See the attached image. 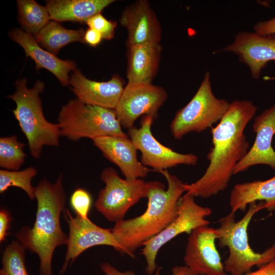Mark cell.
<instances>
[{"label": "cell", "mask_w": 275, "mask_h": 275, "mask_svg": "<svg viewBox=\"0 0 275 275\" xmlns=\"http://www.w3.org/2000/svg\"><path fill=\"white\" fill-rule=\"evenodd\" d=\"M35 168L30 166L22 170H0V193L2 194L10 187H17L22 189L33 200L35 198V187L32 180L37 174Z\"/></svg>", "instance_id": "cell-25"}, {"label": "cell", "mask_w": 275, "mask_h": 275, "mask_svg": "<svg viewBox=\"0 0 275 275\" xmlns=\"http://www.w3.org/2000/svg\"><path fill=\"white\" fill-rule=\"evenodd\" d=\"M70 203L77 216L84 219H89L92 198L88 191L80 188L76 189L71 196Z\"/></svg>", "instance_id": "cell-28"}, {"label": "cell", "mask_w": 275, "mask_h": 275, "mask_svg": "<svg viewBox=\"0 0 275 275\" xmlns=\"http://www.w3.org/2000/svg\"><path fill=\"white\" fill-rule=\"evenodd\" d=\"M264 205L262 201L250 203L244 216L237 222L235 213L232 211L219 220L218 244L228 247L229 251L224 263L227 273L243 275L254 266L259 268L275 260V242L262 253L253 251L249 242V225L254 215L264 209Z\"/></svg>", "instance_id": "cell-5"}, {"label": "cell", "mask_w": 275, "mask_h": 275, "mask_svg": "<svg viewBox=\"0 0 275 275\" xmlns=\"http://www.w3.org/2000/svg\"><path fill=\"white\" fill-rule=\"evenodd\" d=\"M212 210L202 207L195 201V197L184 194L179 200L177 217L163 230L143 245L141 254L146 261V271L153 274L157 269L156 258L159 250L168 242L183 233L189 234L194 229L208 226L206 218Z\"/></svg>", "instance_id": "cell-9"}, {"label": "cell", "mask_w": 275, "mask_h": 275, "mask_svg": "<svg viewBox=\"0 0 275 275\" xmlns=\"http://www.w3.org/2000/svg\"><path fill=\"white\" fill-rule=\"evenodd\" d=\"M120 23L127 32V47L146 43H160L161 26L148 1H138L127 6L121 14Z\"/></svg>", "instance_id": "cell-16"}, {"label": "cell", "mask_w": 275, "mask_h": 275, "mask_svg": "<svg viewBox=\"0 0 275 275\" xmlns=\"http://www.w3.org/2000/svg\"><path fill=\"white\" fill-rule=\"evenodd\" d=\"M217 229L208 226L198 227L189 234L184 261L196 275H228L217 251Z\"/></svg>", "instance_id": "cell-13"}, {"label": "cell", "mask_w": 275, "mask_h": 275, "mask_svg": "<svg viewBox=\"0 0 275 275\" xmlns=\"http://www.w3.org/2000/svg\"><path fill=\"white\" fill-rule=\"evenodd\" d=\"M222 50L236 54L239 62L248 67L252 77L258 79L267 63L275 61V34L260 35L240 31Z\"/></svg>", "instance_id": "cell-14"}, {"label": "cell", "mask_w": 275, "mask_h": 275, "mask_svg": "<svg viewBox=\"0 0 275 275\" xmlns=\"http://www.w3.org/2000/svg\"><path fill=\"white\" fill-rule=\"evenodd\" d=\"M102 38L101 34L96 30L89 28L85 31L84 41L91 46H97L101 41Z\"/></svg>", "instance_id": "cell-32"}, {"label": "cell", "mask_w": 275, "mask_h": 275, "mask_svg": "<svg viewBox=\"0 0 275 275\" xmlns=\"http://www.w3.org/2000/svg\"><path fill=\"white\" fill-rule=\"evenodd\" d=\"M100 179L105 187L100 190L94 205L107 221L117 223L124 219L127 211L150 190L162 183L145 181L142 179H123L117 171L108 167L102 171Z\"/></svg>", "instance_id": "cell-8"}, {"label": "cell", "mask_w": 275, "mask_h": 275, "mask_svg": "<svg viewBox=\"0 0 275 275\" xmlns=\"http://www.w3.org/2000/svg\"><path fill=\"white\" fill-rule=\"evenodd\" d=\"M254 33L260 35L275 34V17L268 20L257 22L254 26Z\"/></svg>", "instance_id": "cell-30"}, {"label": "cell", "mask_w": 275, "mask_h": 275, "mask_svg": "<svg viewBox=\"0 0 275 275\" xmlns=\"http://www.w3.org/2000/svg\"><path fill=\"white\" fill-rule=\"evenodd\" d=\"M114 0H50L46 2L50 19L62 22H86L100 13Z\"/></svg>", "instance_id": "cell-22"}, {"label": "cell", "mask_w": 275, "mask_h": 275, "mask_svg": "<svg viewBox=\"0 0 275 275\" xmlns=\"http://www.w3.org/2000/svg\"><path fill=\"white\" fill-rule=\"evenodd\" d=\"M252 128L256 133L254 144L235 166L234 174L258 164L268 166L275 171V151L272 147L275 134V103L255 117Z\"/></svg>", "instance_id": "cell-15"}, {"label": "cell", "mask_w": 275, "mask_h": 275, "mask_svg": "<svg viewBox=\"0 0 275 275\" xmlns=\"http://www.w3.org/2000/svg\"><path fill=\"white\" fill-rule=\"evenodd\" d=\"M243 275H275V260L259 267L254 271H249Z\"/></svg>", "instance_id": "cell-33"}, {"label": "cell", "mask_w": 275, "mask_h": 275, "mask_svg": "<svg viewBox=\"0 0 275 275\" xmlns=\"http://www.w3.org/2000/svg\"><path fill=\"white\" fill-rule=\"evenodd\" d=\"M209 72L203 79L194 97L179 109L170 125L173 137L181 139L187 134L201 132L219 122L228 109L230 103L214 95Z\"/></svg>", "instance_id": "cell-7"}, {"label": "cell", "mask_w": 275, "mask_h": 275, "mask_svg": "<svg viewBox=\"0 0 275 275\" xmlns=\"http://www.w3.org/2000/svg\"><path fill=\"white\" fill-rule=\"evenodd\" d=\"M100 268L105 275H134V272L131 270L120 271L117 268L107 262H104L100 264Z\"/></svg>", "instance_id": "cell-34"}, {"label": "cell", "mask_w": 275, "mask_h": 275, "mask_svg": "<svg viewBox=\"0 0 275 275\" xmlns=\"http://www.w3.org/2000/svg\"><path fill=\"white\" fill-rule=\"evenodd\" d=\"M64 217L69 226V233L65 258L60 274H63L69 264H72L82 252L94 246H110L124 253L111 229L100 227L89 218L84 219L77 215L73 217L68 209L64 211Z\"/></svg>", "instance_id": "cell-12"}, {"label": "cell", "mask_w": 275, "mask_h": 275, "mask_svg": "<svg viewBox=\"0 0 275 275\" xmlns=\"http://www.w3.org/2000/svg\"><path fill=\"white\" fill-rule=\"evenodd\" d=\"M69 85L82 103L115 109L124 87L122 78L114 75L108 81H97L87 78L76 69L70 77Z\"/></svg>", "instance_id": "cell-17"}, {"label": "cell", "mask_w": 275, "mask_h": 275, "mask_svg": "<svg viewBox=\"0 0 275 275\" xmlns=\"http://www.w3.org/2000/svg\"><path fill=\"white\" fill-rule=\"evenodd\" d=\"M24 78L15 82V92L7 96L16 103L13 115L24 134L31 155L39 159L44 146L58 147L60 145V128L58 123L49 122L45 118L40 94L44 84L37 80L32 88Z\"/></svg>", "instance_id": "cell-4"}, {"label": "cell", "mask_w": 275, "mask_h": 275, "mask_svg": "<svg viewBox=\"0 0 275 275\" xmlns=\"http://www.w3.org/2000/svg\"><path fill=\"white\" fill-rule=\"evenodd\" d=\"M262 201L264 209L275 210V175L266 180H255L236 184L230 196L231 211H244L250 203Z\"/></svg>", "instance_id": "cell-21"}, {"label": "cell", "mask_w": 275, "mask_h": 275, "mask_svg": "<svg viewBox=\"0 0 275 275\" xmlns=\"http://www.w3.org/2000/svg\"><path fill=\"white\" fill-rule=\"evenodd\" d=\"M154 119L151 116H144L139 128L133 126L128 129V137L141 152V163L156 172L179 164L196 166L197 156L193 153L175 152L155 138L151 132Z\"/></svg>", "instance_id": "cell-10"}, {"label": "cell", "mask_w": 275, "mask_h": 275, "mask_svg": "<svg viewBox=\"0 0 275 275\" xmlns=\"http://www.w3.org/2000/svg\"><path fill=\"white\" fill-rule=\"evenodd\" d=\"M9 35L12 40L22 47L26 56L34 61L37 69H46L55 75L62 86L69 85V73L76 69L74 61L58 58L41 47L34 36L20 29L10 31Z\"/></svg>", "instance_id": "cell-19"}, {"label": "cell", "mask_w": 275, "mask_h": 275, "mask_svg": "<svg viewBox=\"0 0 275 275\" xmlns=\"http://www.w3.org/2000/svg\"><path fill=\"white\" fill-rule=\"evenodd\" d=\"M167 97L164 89L152 83H127L115 109L117 118L121 126L128 129L142 115L155 119Z\"/></svg>", "instance_id": "cell-11"}, {"label": "cell", "mask_w": 275, "mask_h": 275, "mask_svg": "<svg viewBox=\"0 0 275 275\" xmlns=\"http://www.w3.org/2000/svg\"><path fill=\"white\" fill-rule=\"evenodd\" d=\"M83 29L69 30L58 22L50 21L34 38L43 48L56 55L67 44L73 42L84 43Z\"/></svg>", "instance_id": "cell-23"}, {"label": "cell", "mask_w": 275, "mask_h": 275, "mask_svg": "<svg viewBox=\"0 0 275 275\" xmlns=\"http://www.w3.org/2000/svg\"><path fill=\"white\" fill-rule=\"evenodd\" d=\"M12 217L10 212L5 209L0 211V242H4L8 234Z\"/></svg>", "instance_id": "cell-31"}, {"label": "cell", "mask_w": 275, "mask_h": 275, "mask_svg": "<svg viewBox=\"0 0 275 275\" xmlns=\"http://www.w3.org/2000/svg\"><path fill=\"white\" fill-rule=\"evenodd\" d=\"M17 3L18 21L24 32L34 36L50 21L46 6L34 0H18Z\"/></svg>", "instance_id": "cell-24"}, {"label": "cell", "mask_w": 275, "mask_h": 275, "mask_svg": "<svg viewBox=\"0 0 275 275\" xmlns=\"http://www.w3.org/2000/svg\"><path fill=\"white\" fill-rule=\"evenodd\" d=\"M257 111V106L250 100L230 103L221 120L211 127L212 147L207 156L209 165L197 181L186 184L185 194L207 198L226 189L235 166L249 150L244 130Z\"/></svg>", "instance_id": "cell-1"}, {"label": "cell", "mask_w": 275, "mask_h": 275, "mask_svg": "<svg viewBox=\"0 0 275 275\" xmlns=\"http://www.w3.org/2000/svg\"><path fill=\"white\" fill-rule=\"evenodd\" d=\"M167 180L152 188L147 197L146 210L137 217L115 223L112 232L124 249V254L134 257L135 251L166 228L177 216L179 201L186 192L185 183L168 170H160Z\"/></svg>", "instance_id": "cell-3"}, {"label": "cell", "mask_w": 275, "mask_h": 275, "mask_svg": "<svg viewBox=\"0 0 275 275\" xmlns=\"http://www.w3.org/2000/svg\"><path fill=\"white\" fill-rule=\"evenodd\" d=\"M160 268H158L156 275H159ZM173 275H196L186 266H176L172 269Z\"/></svg>", "instance_id": "cell-35"}, {"label": "cell", "mask_w": 275, "mask_h": 275, "mask_svg": "<svg viewBox=\"0 0 275 275\" xmlns=\"http://www.w3.org/2000/svg\"><path fill=\"white\" fill-rule=\"evenodd\" d=\"M92 141L104 157L120 169L125 179H142L151 171L138 159V150L128 135L104 136Z\"/></svg>", "instance_id": "cell-18"}, {"label": "cell", "mask_w": 275, "mask_h": 275, "mask_svg": "<svg viewBox=\"0 0 275 275\" xmlns=\"http://www.w3.org/2000/svg\"><path fill=\"white\" fill-rule=\"evenodd\" d=\"M24 144L15 135L0 138V167L9 171L19 170L24 163Z\"/></svg>", "instance_id": "cell-26"}, {"label": "cell", "mask_w": 275, "mask_h": 275, "mask_svg": "<svg viewBox=\"0 0 275 275\" xmlns=\"http://www.w3.org/2000/svg\"><path fill=\"white\" fill-rule=\"evenodd\" d=\"M161 52L160 43L128 46V83H152L158 71Z\"/></svg>", "instance_id": "cell-20"}, {"label": "cell", "mask_w": 275, "mask_h": 275, "mask_svg": "<svg viewBox=\"0 0 275 275\" xmlns=\"http://www.w3.org/2000/svg\"><path fill=\"white\" fill-rule=\"evenodd\" d=\"M60 136L76 142L84 138L126 136L115 109L86 104L77 98L63 105L58 117Z\"/></svg>", "instance_id": "cell-6"}, {"label": "cell", "mask_w": 275, "mask_h": 275, "mask_svg": "<svg viewBox=\"0 0 275 275\" xmlns=\"http://www.w3.org/2000/svg\"><path fill=\"white\" fill-rule=\"evenodd\" d=\"M86 23L89 28L97 31L103 39L110 40L114 36L116 22L107 20L101 13L91 17Z\"/></svg>", "instance_id": "cell-29"}, {"label": "cell", "mask_w": 275, "mask_h": 275, "mask_svg": "<svg viewBox=\"0 0 275 275\" xmlns=\"http://www.w3.org/2000/svg\"><path fill=\"white\" fill-rule=\"evenodd\" d=\"M25 250L17 240L7 245L2 256L0 275H29L25 265Z\"/></svg>", "instance_id": "cell-27"}, {"label": "cell", "mask_w": 275, "mask_h": 275, "mask_svg": "<svg viewBox=\"0 0 275 275\" xmlns=\"http://www.w3.org/2000/svg\"><path fill=\"white\" fill-rule=\"evenodd\" d=\"M37 201L34 225L22 227L15 234L16 240L38 256L39 275H53L52 259L55 249L67 244L68 236L63 231L60 215L65 211L66 193L63 176L54 183L44 178L35 187Z\"/></svg>", "instance_id": "cell-2"}]
</instances>
